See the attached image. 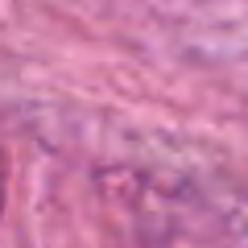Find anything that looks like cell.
Here are the masks:
<instances>
[{"label": "cell", "instance_id": "obj_1", "mask_svg": "<svg viewBox=\"0 0 248 248\" xmlns=\"http://www.w3.org/2000/svg\"><path fill=\"white\" fill-rule=\"evenodd\" d=\"M4 182H9V174H4V157H0V207H4Z\"/></svg>", "mask_w": 248, "mask_h": 248}]
</instances>
